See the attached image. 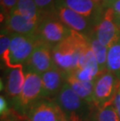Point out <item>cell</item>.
I'll use <instances>...</instances> for the list:
<instances>
[{"mask_svg":"<svg viewBox=\"0 0 120 121\" xmlns=\"http://www.w3.org/2000/svg\"><path fill=\"white\" fill-rule=\"evenodd\" d=\"M88 45L87 36L72 30L66 39L52 48V56L55 66L66 73L75 70L78 66L81 52Z\"/></svg>","mask_w":120,"mask_h":121,"instance_id":"1","label":"cell"},{"mask_svg":"<svg viewBox=\"0 0 120 121\" xmlns=\"http://www.w3.org/2000/svg\"><path fill=\"white\" fill-rule=\"evenodd\" d=\"M0 114H1V117L9 115V107L8 102L6 99V98L2 95L0 97Z\"/></svg>","mask_w":120,"mask_h":121,"instance_id":"24","label":"cell"},{"mask_svg":"<svg viewBox=\"0 0 120 121\" xmlns=\"http://www.w3.org/2000/svg\"><path fill=\"white\" fill-rule=\"evenodd\" d=\"M95 119L96 121H120V117L113 103L98 108Z\"/></svg>","mask_w":120,"mask_h":121,"instance_id":"20","label":"cell"},{"mask_svg":"<svg viewBox=\"0 0 120 121\" xmlns=\"http://www.w3.org/2000/svg\"><path fill=\"white\" fill-rule=\"evenodd\" d=\"M72 30L63 24L54 13L42 15L35 36L37 40L47 44L52 48L66 39Z\"/></svg>","mask_w":120,"mask_h":121,"instance_id":"3","label":"cell"},{"mask_svg":"<svg viewBox=\"0 0 120 121\" xmlns=\"http://www.w3.org/2000/svg\"><path fill=\"white\" fill-rule=\"evenodd\" d=\"M88 37L90 46L95 56V58L98 61L100 73L106 70V62H107V52L108 48L99 42L94 35V33L91 34Z\"/></svg>","mask_w":120,"mask_h":121,"instance_id":"18","label":"cell"},{"mask_svg":"<svg viewBox=\"0 0 120 121\" xmlns=\"http://www.w3.org/2000/svg\"><path fill=\"white\" fill-rule=\"evenodd\" d=\"M73 75L82 81H94L100 73L98 65L86 66L82 68H77L70 72Z\"/></svg>","mask_w":120,"mask_h":121,"instance_id":"19","label":"cell"},{"mask_svg":"<svg viewBox=\"0 0 120 121\" xmlns=\"http://www.w3.org/2000/svg\"><path fill=\"white\" fill-rule=\"evenodd\" d=\"M94 35L102 45L108 48L119 38L120 30L115 20V14L111 7L104 9L100 21L94 28Z\"/></svg>","mask_w":120,"mask_h":121,"instance_id":"9","label":"cell"},{"mask_svg":"<svg viewBox=\"0 0 120 121\" xmlns=\"http://www.w3.org/2000/svg\"><path fill=\"white\" fill-rule=\"evenodd\" d=\"M55 2L86 17L92 23L94 27L100 21L104 9L94 0H55Z\"/></svg>","mask_w":120,"mask_h":121,"instance_id":"11","label":"cell"},{"mask_svg":"<svg viewBox=\"0 0 120 121\" xmlns=\"http://www.w3.org/2000/svg\"><path fill=\"white\" fill-rule=\"evenodd\" d=\"M10 43H11V34L2 28L1 37H0V56L2 62H3L4 65L7 67L9 66Z\"/></svg>","mask_w":120,"mask_h":121,"instance_id":"21","label":"cell"},{"mask_svg":"<svg viewBox=\"0 0 120 121\" xmlns=\"http://www.w3.org/2000/svg\"><path fill=\"white\" fill-rule=\"evenodd\" d=\"M1 121H13V120L9 119V115H8V116H6V117H1Z\"/></svg>","mask_w":120,"mask_h":121,"instance_id":"30","label":"cell"},{"mask_svg":"<svg viewBox=\"0 0 120 121\" xmlns=\"http://www.w3.org/2000/svg\"><path fill=\"white\" fill-rule=\"evenodd\" d=\"M55 101L70 121H87L91 117V105L79 97L66 83Z\"/></svg>","mask_w":120,"mask_h":121,"instance_id":"2","label":"cell"},{"mask_svg":"<svg viewBox=\"0 0 120 121\" xmlns=\"http://www.w3.org/2000/svg\"><path fill=\"white\" fill-rule=\"evenodd\" d=\"M119 83L116 76L107 69L99 73L94 81L93 103L98 108L113 103Z\"/></svg>","mask_w":120,"mask_h":121,"instance_id":"5","label":"cell"},{"mask_svg":"<svg viewBox=\"0 0 120 121\" xmlns=\"http://www.w3.org/2000/svg\"><path fill=\"white\" fill-rule=\"evenodd\" d=\"M117 1V0H104V8H108V7H110L112 6V3H114L115 2Z\"/></svg>","mask_w":120,"mask_h":121,"instance_id":"27","label":"cell"},{"mask_svg":"<svg viewBox=\"0 0 120 121\" xmlns=\"http://www.w3.org/2000/svg\"><path fill=\"white\" fill-rule=\"evenodd\" d=\"M23 67L24 66L9 69V73L7 75L6 86V94L15 101L19 99L25 82V73Z\"/></svg>","mask_w":120,"mask_h":121,"instance_id":"14","label":"cell"},{"mask_svg":"<svg viewBox=\"0 0 120 121\" xmlns=\"http://www.w3.org/2000/svg\"><path fill=\"white\" fill-rule=\"evenodd\" d=\"M38 10L42 15L53 13L55 10V0H34Z\"/></svg>","mask_w":120,"mask_h":121,"instance_id":"22","label":"cell"},{"mask_svg":"<svg viewBox=\"0 0 120 121\" xmlns=\"http://www.w3.org/2000/svg\"><path fill=\"white\" fill-rule=\"evenodd\" d=\"M42 99V81L37 73L26 72L25 82L16 105L21 112H27V109L35 102Z\"/></svg>","mask_w":120,"mask_h":121,"instance_id":"7","label":"cell"},{"mask_svg":"<svg viewBox=\"0 0 120 121\" xmlns=\"http://www.w3.org/2000/svg\"><path fill=\"white\" fill-rule=\"evenodd\" d=\"M60 121H70V120H69L67 119V118L66 117V116H65L64 114H63V115H62V119H61V120H60Z\"/></svg>","mask_w":120,"mask_h":121,"instance_id":"31","label":"cell"},{"mask_svg":"<svg viewBox=\"0 0 120 121\" xmlns=\"http://www.w3.org/2000/svg\"><path fill=\"white\" fill-rule=\"evenodd\" d=\"M67 73L58 67L41 75L42 81V99H55L63 85L66 83Z\"/></svg>","mask_w":120,"mask_h":121,"instance_id":"12","label":"cell"},{"mask_svg":"<svg viewBox=\"0 0 120 121\" xmlns=\"http://www.w3.org/2000/svg\"><path fill=\"white\" fill-rule=\"evenodd\" d=\"M52 50L51 46L37 40L34 51L24 65L26 72L41 76L45 72L57 67L53 60Z\"/></svg>","mask_w":120,"mask_h":121,"instance_id":"6","label":"cell"},{"mask_svg":"<svg viewBox=\"0 0 120 121\" xmlns=\"http://www.w3.org/2000/svg\"><path fill=\"white\" fill-rule=\"evenodd\" d=\"M35 35H11L9 55V69L24 66L37 45Z\"/></svg>","mask_w":120,"mask_h":121,"instance_id":"4","label":"cell"},{"mask_svg":"<svg viewBox=\"0 0 120 121\" xmlns=\"http://www.w3.org/2000/svg\"><path fill=\"white\" fill-rule=\"evenodd\" d=\"M28 121H60L63 112L55 101L41 99L27 111Z\"/></svg>","mask_w":120,"mask_h":121,"instance_id":"10","label":"cell"},{"mask_svg":"<svg viewBox=\"0 0 120 121\" xmlns=\"http://www.w3.org/2000/svg\"><path fill=\"white\" fill-rule=\"evenodd\" d=\"M115 20H116V24L117 25V27L120 30V17H115Z\"/></svg>","mask_w":120,"mask_h":121,"instance_id":"29","label":"cell"},{"mask_svg":"<svg viewBox=\"0 0 120 121\" xmlns=\"http://www.w3.org/2000/svg\"><path fill=\"white\" fill-rule=\"evenodd\" d=\"M39 22L34 21L23 17L13 10H11L9 15L5 18V29L9 34L35 35Z\"/></svg>","mask_w":120,"mask_h":121,"instance_id":"13","label":"cell"},{"mask_svg":"<svg viewBox=\"0 0 120 121\" xmlns=\"http://www.w3.org/2000/svg\"><path fill=\"white\" fill-rule=\"evenodd\" d=\"M115 14V17H120V0H117L110 6Z\"/></svg>","mask_w":120,"mask_h":121,"instance_id":"26","label":"cell"},{"mask_svg":"<svg viewBox=\"0 0 120 121\" xmlns=\"http://www.w3.org/2000/svg\"><path fill=\"white\" fill-rule=\"evenodd\" d=\"M113 105L115 108H116L117 112L120 117V83H119V85L118 87V91L116 92V97L114 99V102H113Z\"/></svg>","mask_w":120,"mask_h":121,"instance_id":"25","label":"cell"},{"mask_svg":"<svg viewBox=\"0 0 120 121\" xmlns=\"http://www.w3.org/2000/svg\"><path fill=\"white\" fill-rule=\"evenodd\" d=\"M94 1L97 4L100 5V6H101L104 8V0H94Z\"/></svg>","mask_w":120,"mask_h":121,"instance_id":"28","label":"cell"},{"mask_svg":"<svg viewBox=\"0 0 120 121\" xmlns=\"http://www.w3.org/2000/svg\"><path fill=\"white\" fill-rule=\"evenodd\" d=\"M55 16L70 29L89 36L94 31V25L88 19L72 9L55 2Z\"/></svg>","mask_w":120,"mask_h":121,"instance_id":"8","label":"cell"},{"mask_svg":"<svg viewBox=\"0 0 120 121\" xmlns=\"http://www.w3.org/2000/svg\"><path fill=\"white\" fill-rule=\"evenodd\" d=\"M106 69L120 81V35L108 48Z\"/></svg>","mask_w":120,"mask_h":121,"instance_id":"16","label":"cell"},{"mask_svg":"<svg viewBox=\"0 0 120 121\" xmlns=\"http://www.w3.org/2000/svg\"><path fill=\"white\" fill-rule=\"evenodd\" d=\"M12 10L36 22H40L42 17L34 0H18L17 5Z\"/></svg>","mask_w":120,"mask_h":121,"instance_id":"17","label":"cell"},{"mask_svg":"<svg viewBox=\"0 0 120 121\" xmlns=\"http://www.w3.org/2000/svg\"><path fill=\"white\" fill-rule=\"evenodd\" d=\"M18 0H1V7L6 17L8 16L10 11L16 6Z\"/></svg>","mask_w":120,"mask_h":121,"instance_id":"23","label":"cell"},{"mask_svg":"<svg viewBox=\"0 0 120 121\" xmlns=\"http://www.w3.org/2000/svg\"><path fill=\"white\" fill-rule=\"evenodd\" d=\"M66 82L73 90V91L90 104L93 103V93L94 81H82L76 78L72 73H67Z\"/></svg>","mask_w":120,"mask_h":121,"instance_id":"15","label":"cell"}]
</instances>
